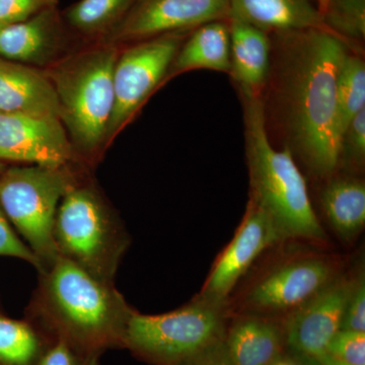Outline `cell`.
Masks as SVG:
<instances>
[{
  "instance_id": "obj_1",
  "label": "cell",
  "mask_w": 365,
  "mask_h": 365,
  "mask_svg": "<svg viewBox=\"0 0 365 365\" xmlns=\"http://www.w3.org/2000/svg\"><path fill=\"white\" fill-rule=\"evenodd\" d=\"M262 96L266 126L273 125L292 155L316 176L340 165L338 72L349 42L327 28L274 34Z\"/></svg>"
},
{
  "instance_id": "obj_2",
  "label": "cell",
  "mask_w": 365,
  "mask_h": 365,
  "mask_svg": "<svg viewBox=\"0 0 365 365\" xmlns=\"http://www.w3.org/2000/svg\"><path fill=\"white\" fill-rule=\"evenodd\" d=\"M132 309L115 284L58 257L39 272L28 318L93 356L105 346L122 344Z\"/></svg>"
},
{
  "instance_id": "obj_3",
  "label": "cell",
  "mask_w": 365,
  "mask_h": 365,
  "mask_svg": "<svg viewBox=\"0 0 365 365\" xmlns=\"http://www.w3.org/2000/svg\"><path fill=\"white\" fill-rule=\"evenodd\" d=\"M241 97L252 202L270 217L281 239L325 241L294 155L288 148L277 150L271 143L262 96Z\"/></svg>"
},
{
  "instance_id": "obj_4",
  "label": "cell",
  "mask_w": 365,
  "mask_h": 365,
  "mask_svg": "<svg viewBox=\"0 0 365 365\" xmlns=\"http://www.w3.org/2000/svg\"><path fill=\"white\" fill-rule=\"evenodd\" d=\"M119 53L117 45L101 42L60 60L45 72L56 93L59 119L71 135L76 155L79 153L88 162L98 157L106 144Z\"/></svg>"
},
{
  "instance_id": "obj_5",
  "label": "cell",
  "mask_w": 365,
  "mask_h": 365,
  "mask_svg": "<svg viewBox=\"0 0 365 365\" xmlns=\"http://www.w3.org/2000/svg\"><path fill=\"white\" fill-rule=\"evenodd\" d=\"M53 239L59 257L110 284L130 245L119 216L83 173L60 201Z\"/></svg>"
},
{
  "instance_id": "obj_6",
  "label": "cell",
  "mask_w": 365,
  "mask_h": 365,
  "mask_svg": "<svg viewBox=\"0 0 365 365\" xmlns=\"http://www.w3.org/2000/svg\"><path fill=\"white\" fill-rule=\"evenodd\" d=\"M81 170L26 165L0 174V207L19 237L37 257L40 271L58 259L54 239L55 217L60 201Z\"/></svg>"
},
{
  "instance_id": "obj_7",
  "label": "cell",
  "mask_w": 365,
  "mask_h": 365,
  "mask_svg": "<svg viewBox=\"0 0 365 365\" xmlns=\"http://www.w3.org/2000/svg\"><path fill=\"white\" fill-rule=\"evenodd\" d=\"M222 327L217 302L199 299L170 313L139 314L132 309L122 345L163 364L189 361L215 342Z\"/></svg>"
},
{
  "instance_id": "obj_8",
  "label": "cell",
  "mask_w": 365,
  "mask_h": 365,
  "mask_svg": "<svg viewBox=\"0 0 365 365\" xmlns=\"http://www.w3.org/2000/svg\"><path fill=\"white\" fill-rule=\"evenodd\" d=\"M186 36L187 32L165 34L139 41L119 53L113 74L114 108L106 143L130 119L169 72Z\"/></svg>"
},
{
  "instance_id": "obj_9",
  "label": "cell",
  "mask_w": 365,
  "mask_h": 365,
  "mask_svg": "<svg viewBox=\"0 0 365 365\" xmlns=\"http://www.w3.org/2000/svg\"><path fill=\"white\" fill-rule=\"evenodd\" d=\"M228 13L230 0H135L101 42L118 46L188 32L209 21L228 20Z\"/></svg>"
},
{
  "instance_id": "obj_10",
  "label": "cell",
  "mask_w": 365,
  "mask_h": 365,
  "mask_svg": "<svg viewBox=\"0 0 365 365\" xmlns=\"http://www.w3.org/2000/svg\"><path fill=\"white\" fill-rule=\"evenodd\" d=\"M0 162L61 168L78 158L58 117L0 112Z\"/></svg>"
},
{
  "instance_id": "obj_11",
  "label": "cell",
  "mask_w": 365,
  "mask_h": 365,
  "mask_svg": "<svg viewBox=\"0 0 365 365\" xmlns=\"http://www.w3.org/2000/svg\"><path fill=\"white\" fill-rule=\"evenodd\" d=\"M280 241L270 217L250 200L244 222L215 264L201 299L220 304L262 252Z\"/></svg>"
},
{
  "instance_id": "obj_12",
  "label": "cell",
  "mask_w": 365,
  "mask_h": 365,
  "mask_svg": "<svg viewBox=\"0 0 365 365\" xmlns=\"http://www.w3.org/2000/svg\"><path fill=\"white\" fill-rule=\"evenodd\" d=\"M353 287L350 281H335L299 306L287 324L288 344L313 359L325 353L341 330Z\"/></svg>"
},
{
  "instance_id": "obj_13",
  "label": "cell",
  "mask_w": 365,
  "mask_h": 365,
  "mask_svg": "<svg viewBox=\"0 0 365 365\" xmlns=\"http://www.w3.org/2000/svg\"><path fill=\"white\" fill-rule=\"evenodd\" d=\"M332 268L319 258H306L276 269L250 292L247 302L263 311L299 307L330 283Z\"/></svg>"
},
{
  "instance_id": "obj_14",
  "label": "cell",
  "mask_w": 365,
  "mask_h": 365,
  "mask_svg": "<svg viewBox=\"0 0 365 365\" xmlns=\"http://www.w3.org/2000/svg\"><path fill=\"white\" fill-rule=\"evenodd\" d=\"M63 18L57 7L28 20L0 26V56L26 66H48L63 41Z\"/></svg>"
},
{
  "instance_id": "obj_15",
  "label": "cell",
  "mask_w": 365,
  "mask_h": 365,
  "mask_svg": "<svg viewBox=\"0 0 365 365\" xmlns=\"http://www.w3.org/2000/svg\"><path fill=\"white\" fill-rule=\"evenodd\" d=\"M0 112L59 118V104L45 72L0 56Z\"/></svg>"
},
{
  "instance_id": "obj_16",
  "label": "cell",
  "mask_w": 365,
  "mask_h": 365,
  "mask_svg": "<svg viewBox=\"0 0 365 365\" xmlns=\"http://www.w3.org/2000/svg\"><path fill=\"white\" fill-rule=\"evenodd\" d=\"M228 21L248 24L267 34L327 28L311 0H230Z\"/></svg>"
},
{
  "instance_id": "obj_17",
  "label": "cell",
  "mask_w": 365,
  "mask_h": 365,
  "mask_svg": "<svg viewBox=\"0 0 365 365\" xmlns=\"http://www.w3.org/2000/svg\"><path fill=\"white\" fill-rule=\"evenodd\" d=\"M230 33V76L241 95L262 96L271 66L269 34L237 21H228Z\"/></svg>"
},
{
  "instance_id": "obj_18",
  "label": "cell",
  "mask_w": 365,
  "mask_h": 365,
  "mask_svg": "<svg viewBox=\"0 0 365 365\" xmlns=\"http://www.w3.org/2000/svg\"><path fill=\"white\" fill-rule=\"evenodd\" d=\"M230 25L213 21L198 26L177 53L169 72L181 73L194 69L230 72Z\"/></svg>"
},
{
  "instance_id": "obj_19",
  "label": "cell",
  "mask_w": 365,
  "mask_h": 365,
  "mask_svg": "<svg viewBox=\"0 0 365 365\" xmlns=\"http://www.w3.org/2000/svg\"><path fill=\"white\" fill-rule=\"evenodd\" d=\"M324 212L335 232L351 241L365 225V185L356 178H339L322 193Z\"/></svg>"
},
{
  "instance_id": "obj_20",
  "label": "cell",
  "mask_w": 365,
  "mask_h": 365,
  "mask_svg": "<svg viewBox=\"0 0 365 365\" xmlns=\"http://www.w3.org/2000/svg\"><path fill=\"white\" fill-rule=\"evenodd\" d=\"M279 353V332L263 319L240 322L228 336L227 355L232 365H273Z\"/></svg>"
},
{
  "instance_id": "obj_21",
  "label": "cell",
  "mask_w": 365,
  "mask_h": 365,
  "mask_svg": "<svg viewBox=\"0 0 365 365\" xmlns=\"http://www.w3.org/2000/svg\"><path fill=\"white\" fill-rule=\"evenodd\" d=\"M134 2L135 0H78L64 11L62 18L76 32L102 40Z\"/></svg>"
},
{
  "instance_id": "obj_22",
  "label": "cell",
  "mask_w": 365,
  "mask_h": 365,
  "mask_svg": "<svg viewBox=\"0 0 365 365\" xmlns=\"http://www.w3.org/2000/svg\"><path fill=\"white\" fill-rule=\"evenodd\" d=\"M39 326L0 314V364L38 365L46 348Z\"/></svg>"
},
{
  "instance_id": "obj_23",
  "label": "cell",
  "mask_w": 365,
  "mask_h": 365,
  "mask_svg": "<svg viewBox=\"0 0 365 365\" xmlns=\"http://www.w3.org/2000/svg\"><path fill=\"white\" fill-rule=\"evenodd\" d=\"M337 102L341 135L347 125L365 109V63L361 55L347 52L337 78Z\"/></svg>"
},
{
  "instance_id": "obj_24",
  "label": "cell",
  "mask_w": 365,
  "mask_h": 365,
  "mask_svg": "<svg viewBox=\"0 0 365 365\" xmlns=\"http://www.w3.org/2000/svg\"><path fill=\"white\" fill-rule=\"evenodd\" d=\"M329 30L346 41H364L365 0H319L318 7Z\"/></svg>"
},
{
  "instance_id": "obj_25",
  "label": "cell",
  "mask_w": 365,
  "mask_h": 365,
  "mask_svg": "<svg viewBox=\"0 0 365 365\" xmlns=\"http://www.w3.org/2000/svg\"><path fill=\"white\" fill-rule=\"evenodd\" d=\"M326 352L350 365H365V332L338 331Z\"/></svg>"
},
{
  "instance_id": "obj_26",
  "label": "cell",
  "mask_w": 365,
  "mask_h": 365,
  "mask_svg": "<svg viewBox=\"0 0 365 365\" xmlns=\"http://www.w3.org/2000/svg\"><path fill=\"white\" fill-rule=\"evenodd\" d=\"M340 163L350 160L361 165L365 158V109L360 111L346 127L340 137Z\"/></svg>"
},
{
  "instance_id": "obj_27",
  "label": "cell",
  "mask_w": 365,
  "mask_h": 365,
  "mask_svg": "<svg viewBox=\"0 0 365 365\" xmlns=\"http://www.w3.org/2000/svg\"><path fill=\"white\" fill-rule=\"evenodd\" d=\"M0 256L21 259L33 265L37 269L38 272L40 271V263L37 257L16 234L1 207H0Z\"/></svg>"
},
{
  "instance_id": "obj_28",
  "label": "cell",
  "mask_w": 365,
  "mask_h": 365,
  "mask_svg": "<svg viewBox=\"0 0 365 365\" xmlns=\"http://www.w3.org/2000/svg\"><path fill=\"white\" fill-rule=\"evenodd\" d=\"M59 0H0V26L28 20L46 9L58 6Z\"/></svg>"
},
{
  "instance_id": "obj_29",
  "label": "cell",
  "mask_w": 365,
  "mask_h": 365,
  "mask_svg": "<svg viewBox=\"0 0 365 365\" xmlns=\"http://www.w3.org/2000/svg\"><path fill=\"white\" fill-rule=\"evenodd\" d=\"M93 357L79 351L67 341L56 338L46 348L38 365H93Z\"/></svg>"
},
{
  "instance_id": "obj_30",
  "label": "cell",
  "mask_w": 365,
  "mask_h": 365,
  "mask_svg": "<svg viewBox=\"0 0 365 365\" xmlns=\"http://www.w3.org/2000/svg\"><path fill=\"white\" fill-rule=\"evenodd\" d=\"M341 330L365 332V284L364 278L354 283L346 306Z\"/></svg>"
},
{
  "instance_id": "obj_31",
  "label": "cell",
  "mask_w": 365,
  "mask_h": 365,
  "mask_svg": "<svg viewBox=\"0 0 365 365\" xmlns=\"http://www.w3.org/2000/svg\"><path fill=\"white\" fill-rule=\"evenodd\" d=\"M187 364L188 365H232L227 354L222 355L215 352L205 354V351L189 360Z\"/></svg>"
},
{
  "instance_id": "obj_32",
  "label": "cell",
  "mask_w": 365,
  "mask_h": 365,
  "mask_svg": "<svg viewBox=\"0 0 365 365\" xmlns=\"http://www.w3.org/2000/svg\"><path fill=\"white\" fill-rule=\"evenodd\" d=\"M318 362L319 365H350L342 361V360L336 359L329 353H323V354L319 355L316 359H314Z\"/></svg>"
},
{
  "instance_id": "obj_33",
  "label": "cell",
  "mask_w": 365,
  "mask_h": 365,
  "mask_svg": "<svg viewBox=\"0 0 365 365\" xmlns=\"http://www.w3.org/2000/svg\"><path fill=\"white\" fill-rule=\"evenodd\" d=\"M273 365H297L295 362L288 359H278Z\"/></svg>"
},
{
  "instance_id": "obj_34",
  "label": "cell",
  "mask_w": 365,
  "mask_h": 365,
  "mask_svg": "<svg viewBox=\"0 0 365 365\" xmlns=\"http://www.w3.org/2000/svg\"><path fill=\"white\" fill-rule=\"evenodd\" d=\"M6 165H4V163L0 162V174H1L2 172H4V170H6Z\"/></svg>"
},
{
  "instance_id": "obj_35",
  "label": "cell",
  "mask_w": 365,
  "mask_h": 365,
  "mask_svg": "<svg viewBox=\"0 0 365 365\" xmlns=\"http://www.w3.org/2000/svg\"><path fill=\"white\" fill-rule=\"evenodd\" d=\"M297 365H307V364H297Z\"/></svg>"
}]
</instances>
